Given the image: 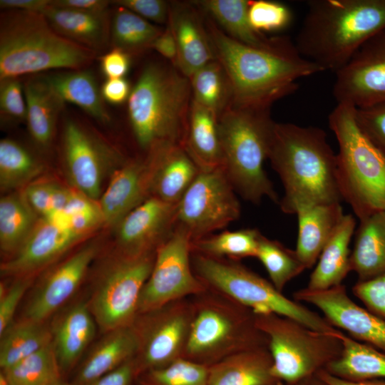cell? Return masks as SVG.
Masks as SVG:
<instances>
[{"mask_svg":"<svg viewBox=\"0 0 385 385\" xmlns=\"http://www.w3.org/2000/svg\"><path fill=\"white\" fill-rule=\"evenodd\" d=\"M262 233L256 228L224 231L192 241V252L205 256L240 261L256 257Z\"/></svg>","mask_w":385,"mask_h":385,"instance_id":"38","label":"cell"},{"mask_svg":"<svg viewBox=\"0 0 385 385\" xmlns=\"http://www.w3.org/2000/svg\"><path fill=\"white\" fill-rule=\"evenodd\" d=\"M62 151L67 173L76 190L98 201L105 168L111 159L118 158V155L71 118L63 123Z\"/></svg>","mask_w":385,"mask_h":385,"instance_id":"17","label":"cell"},{"mask_svg":"<svg viewBox=\"0 0 385 385\" xmlns=\"http://www.w3.org/2000/svg\"><path fill=\"white\" fill-rule=\"evenodd\" d=\"M39 219L23 193H11L0 200V247L16 252L29 237Z\"/></svg>","mask_w":385,"mask_h":385,"instance_id":"37","label":"cell"},{"mask_svg":"<svg viewBox=\"0 0 385 385\" xmlns=\"http://www.w3.org/2000/svg\"><path fill=\"white\" fill-rule=\"evenodd\" d=\"M95 322L89 307L81 302L62 318L55 331L53 344L61 370L71 369L93 339Z\"/></svg>","mask_w":385,"mask_h":385,"instance_id":"34","label":"cell"},{"mask_svg":"<svg viewBox=\"0 0 385 385\" xmlns=\"http://www.w3.org/2000/svg\"><path fill=\"white\" fill-rule=\"evenodd\" d=\"M356 220L344 215L339 225L322 250L312 272L309 289L322 290L342 284L351 271L349 244L356 230Z\"/></svg>","mask_w":385,"mask_h":385,"instance_id":"28","label":"cell"},{"mask_svg":"<svg viewBox=\"0 0 385 385\" xmlns=\"http://www.w3.org/2000/svg\"><path fill=\"white\" fill-rule=\"evenodd\" d=\"M0 385H11L4 371L0 374Z\"/></svg>","mask_w":385,"mask_h":385,"instance_id":"60","label":"cell"},{"mask_svg":"<svg viewBox=\"0 0 385 385\" xmlns=\"http://www.w3.org/2000/svg\"><path fill=\"white\" fill-rule=\"evenodd\" d=\"M203 14L215 59L229 79L232 104L271 107L294 93L299 79L323 71L302 56L295 46L279 51L247 46L228 36Z\"/></svg>","mask_w":385,"mask_h":385,"instance_id":"1","label":"cell"},{"mask_svg":"<svg viewBox=\"0 0 385 385\" xmlns=\"http://www.w3.org/2000/svg\"><path fill=\"white\" fill-rule=\"evenodd\" d=\"M42 163L24 145L10 139L0 141V187L11 190L32 183L42 171Z\"/></svg>","mask_w":385,"mask_h":385,"instance_id":"39","label":"cell"},{"mask_svg":"<svg viewBox=\"0 0 385 385\" xmlns=\"http://www.w3.org/2000/svg\"><path fill=\"white\" fill-rule=\"evenodd\" d=\"M317 374L329 385H385V379L349 381L336 377L324 370Z\"/></svg>","mask_w":385,"mask_h":385,"instance_id":"58","label":"cell"},{"mask_svg":"<svg viewBox=\"0 0 385 385\" xmlns=\"http://www.w3.org/2000/svg\"><path fill=\"white\" fill-rule=\"evenodd\" d=\"M155 255V253L138 257L121 255L106 272L90 308L95 320L103 329L111 332L133 324Z\"/></svg>","mask_w":385,"mask_h":385,"instance_id":"14","label":"cell"},{"mask_svg":"<svg viewBox=\"0 0 385 385\" xmlns=\"http://www.w3.org/2000/svg\"><path fill=\"white\" fill-rule=\"evenodd\" d=\"M152 163L148 156L123 163L112 173L98 206L108 225L116 227L135 207L150 196Z\"/></svg>","mask_w":385,"mask_h":385,"instance_id":"21","label":"cell"},{"mask_svg":"<svg viewBox=\"0 0 385 385\" xmlns=\"http://www.w3.org/2000/svg\"><path fill=\"white\" fill-rule=\"evenodd\" d=\"M42 14L58 34L97 53L110 43L108 13L96 14L66 9L52 5L51 1Z\"/></svg>","mask_w":385,"mask_h":385,"instance_id":"29","label":"cell"},{"mask_svg":"<svg viewBox=\"0 0 385 385\" xmlns=\"http://www.w3.org/2000/svg\"><path fill=\"white\" fill-rule=\"evenodd\" d=\"M28 130L36 145L48 150L53 142L56 124L65 102L44 75L29 78L24 83Z\"/></svg>","mask_w":385,"mask_h":385,"instance_id":"25","label":"cell"},{"mask_svg":"<svg viewBox=\"0 0 385 385\" xmlns=\"http://www.w3.org/2000/svg\"><path fill=\"white\" fill-rule=\"evenodd\" d=\"M247 17L251 26L263 33L287 28L292 22V14L288 6L280 2L250 0Z\"/></svg>","mask_w":385,"mask_h":385,"instance_id":"46","label":"cell"},{"mask_svg":"<svg viewBox=\"0 0 385 385\" xmlns=\"http://www.w3.org/2000/svg\"><path fill=\"white\" fill-rule=\"evenodd\" d=\"M184 148L200 170L223 168L217 117L192 101Z\"/></svg>","mask_w":385,"mask_h":385,"instance_id":"31","label":"cell"},{"mask_svg":"<svg viewBox=\"0 0 385 385\" xmlns=\"http://www.w3.org/2000/svg\"><path fill=\"white\" fill-rule=\"evenodd\" d=\"M361 130L385 154V101L355 108Z\"/></svg>","mask_w":385,"mask_h":385,"instance_id":"48","label":"cell"},{"mask_svg":"<svg viewBox=\"0 0 385 385\" xmlns=\"http://www.w3.org/2000/svg\"><path fill=\"white\" fill-rule=\"evenodd\" d=\"M355 108L337 103L328 121L339 145L337 178L342 200L360 220L385 209V154L358 126Z\"/></svg>","mask_w":385,"mask_h":385,"instance_id":"7","label":"cell"},{"mask_svg":"<svg viewBox=\"0 0 385 385\" xmlns=\"http://www.w3.org/2000/svg\"><path fill=\"white\" fill-rule=\"evenodd\" d=\"M51 0H1L4 10H22L42 14L50 5Z\"/></svg>","mask_w":385,"mask_h":385,"instance_id":"57","label":"cell"},{"mask_svg":"<svg viewBox=\"0 0 385 385\" xmlns=\"http://www.w3.org/2000/svg\"><path fill=\"white\" fill-rule=\"evenodd\" d=\"M273 385H284V384L283 383L279 381V382H277V383H276V384H274Z\"/></svg>","mask_w":385,"mask_h":385,"instance_id":"62","label":"cell"},{"mask_svg":"<svg viewBox=\"0 0 385 385\" xmlns=\"http://www.w3.org/2000/svg\"><path fill=\"white\" fill-rule=\"evenodd\" d=\"M138 376L140 385H207V366L181 358Z\"/></svg>","mask_w":385,"mask_h":385,"instance_id":"44","label":"cell"},{"mask_svg":"<svg viewBox=\"0 0 385 385\" xmlns=\"http://www.w3.org/2000/svg\"><path fill=\"white\" fill-rule=\"evenodd\" d=\"M268 160L284 188L279 201L284 213L292 215L307 206L341 202L337 154L322 128L274 122Z\"/></svg>","mask_w":385,"mask_h":385,"instance_id":"2","label":"cell"},{"mask_svg":"<svg viewBox=\"0 0 385 385\" xmlns=\"http://www.w3.org/2000/svg\"><path fill=\"white\" fill-rule=\"evenodd\" d=\"M1 338L0 366L3 370L51 343L50 333L42 323L29 319L10 327Z\"/></svg>","mask_w":385,"mask_h":385,"instance_id":"40","label":"cell"},{"mask_svg":"<svg viewBox=\"0 0 385 385\" xmlns=\"http://www.w3.org/2000/svg\"><path fill=\"white\" fill-rule=\"evenodd\" d=\"M97 251L96 244L86 245L56 267L31 300L27 319L42 323L63 304L79 287Z\"/></svg>","mask_w":385,"mask_h":385,"instance_id":"22","label":"cell"},{"mask_svg":"<svg viewBox=\"0 0 385 385\" xmlns=\"http://www.w3.org/2000/svg\"><path fill=\"white\" fill-rule=\"evenodd\" d=\"M255 320L268 339L272 375L284 385L325 370L342 353L337 329L331 333L317 331L274 313L255 314Z\"/></svg>","mask_w":385,"mask_h":385,"instance_id":"10","label":"cell"},{"mask_svg":"<svg viewBox=\"0 0 385 385\" xmlns=\"http://www.w3.org/2000/svg\"><path fill=\"white\" fill-rule=\"evenodd\" d=\"M0 114L1 123H19L26 121V103L24 84L20 78L0 81Z\"/></svg>","mask_w":385,"mask_h":385,"instance_id":"47","label":"cell"},{"mask_svg":"<svg viewBox=\"0 0 385 385\" xmlns=\"http://www.w3.org/2000/svg\"><path fill=\"white\" fill-rule=\"evenodd\" d=\"M146 155L152 163L150 196L178 204L200 169L182 145L159 148Z\"/></svg>","mask_w":385,"mask_h":385,"instance_id":"23","label":"cell"},{"mask_svg":"<svg viewBox=\"0 0 385 385\" xmlns=\"http://www.w3.org/2000/svg\"><path fill=\"white\" fill-rule=\"evenodd\" d=\"M83 237L54 218L41 217L15 255L1 265V272L28 275L58 258Z\"/></svg>","mask_w":385,"mask_h":385,"instance_id":"19","label":"cell"},{"mask_svg":"<svg viewBox=\"0 0 385 385\" xmlns=\"http://www.w3.org/2000/svg\"><path fill=\"white\" fill-rule=\"evenodd\" d=\"M115 6L124 7L143 19L158 24L168 22L170 2L163 0H115Z\"/></svg>","mask_w":385,"mask_h":385,"instance_id":"51","label":"cell"},{"mask_svg":"<svg viewBox=\"0 0 385 385\" xmlns=\"http://www.w3.org/2000/svg\"><path fill=\"white\" fill-rule=\"evenodd\" d=\"M293 295L317 307L336 329L385 352V319L354 302L343 284L322 290L305 287Z\"/></svg>","mask_w":385,"mask_h":385,"instance_id":"16","label":"cell"},{"mask_svg":"<svg viewBox=\"0 0 385 385\" xmlns=\"http://www.w3.org/2000/svg\"><path fill=\"white\" fill-rule=\"evenodd\" d=\"M350 256L351 271L358 280L385 272V209L360 220Z\"/></svg>","mask_w":385,"mask_h":385,"instance_id":"30","label":"cell"},{"mask_svg":"<svg viewBox=\"0 0 385 385\" xmlns=\"http://www.w3.org/2000/svg\"><path fill=\"white\" fill-rule=\"evenodd\" d=\"M192 101L218 116L232 103L227 76L215 59L197 71L190 78Z\"/></svg>","mask_w":385,"mask_h":385,"instance_id":"41","label":"cell"},{"mask_svg":"<svg viewBox=\"0 0 385 385\" xmlns=\"http://www.w3.org/2000/svg\"><path fill=\"white\" fill-rule=\"evenodd\" d=\"M111 1L105 0H52L51 4L66 9L90 14L108 13Z\"/></svg>","mask_w":385,"mask_h":385,"instance_id":"55","label":"cell"},{"mask_svg":"<svg viewBox=\"0 0 385 385\" xmlns=\"http://www.w3.org/2000/svg\"><path fill=\"white\" fill-rule=\"evenodd\" d=\"M192 320L190 298L138 314L131 327L138 341L137 376L183 358Z\"/></svg>","mask_w":385,"mask_h":385,"instance_id":"11","label":"cell"},{"mask_svg":"<svg viewBox=\"0 0 385 385\" xmlns=\"http://www.w3.org/2000/svg\"><path fill=\"white\" fill-rule=\"evenodd\" d=\"M138 349V338L131 326L111 331L83 364L77 376V385H88L115 369L133 359Z\"/></svg>","mask_w":385,"mask_h":385,"instance_id":"33","label":"cell"},{"mask_svg":"<svg viewBox=\"0 0 385 385\" xmlns=\"http://www.w3.org/2000/svg\"><path fill=\"white\" fill-rule=\"evenodd\" d=\"M268 347L242 351L209 366L207 385H273Z\"/></svg>","mask_w":385,"mask_h":385,"instance_id":"27","label":"cell"},{"mask_svg":"<svg viewBox=\"0 0 385 385\" xmlns=\"http://www.w3.org/2000/svg\"><path fill=\"white\" fill-rule=\"evenodd\" d=\"M48 385H66V384H65L61 382L60 380H59V381H58L53 382V383L50 384H48Z\"/></svg>","mask_w":385,"mask_h":385,"instance_id":"61","label":"cell"},{"mask_svg":"<svg viewBox=\"0 0 385 385\" xmlns=\"http://www.w3.org/2000/svg\"><path fill=\"white\" fill-rule=\"evenodd\" d=\"M335 77L337 103L363 108L384 102L385 29L366 41Z\"/></svg>","mask_w":385,"mask_h":385,"instance_id":"15","label":"cell"},{"mask_svg":"<svg viewBox=\"0 0 385 385\" xmlns=\"http://www.w3.org/2000/svg\"><path fill=\"white\" fill-rule=\"evenodd\" d=\"M223 168L200 170L176 209V226L192 241L211 235L237 220L240 205Z\"/></svg>","mask_w":385,"mask_h":385,"instance_id":"12","label":"cell"},{"mask_svg":"<svg viewBox=\"0 0 385 385\" xmlns=\"http://www.w3.org/2000/svg\"><path fill=\"white\" fill-rule=\"evenodd\" d=\"M44 76L65 103L78 106L100 122L106 123L111 120L101 89L90 71L84 69L69 70Z\"/></svg>","mask_w":385,"mask_h":385,"instance_id":"35","label":"cell"},{"mask_svg":"<svg viewBox=\"0 0 385 385\" xmlns=\"http://www.w3.org/2000/svg\"><path fill=\"white\" fill-rule=\"evenodd\" d=\"M137 377L133 358L88 385H132Z\"/></svg>","mask_w":385,"mask_h":385,"instance_id":"53","label":"cell"},{"mask_svg":"<svg viewBox=\"0 0 385 385\" xmlns=\"http://www.w3.org/2000/svg\"><path fill=\"white\" fill-rule=\"evenodd\" d=\"M163 30L129 9L116 6L111 19L110 43L113 48L137 55L151 48Z\"/></svg>","mask_w":385,"mask_h":385,"instance_id":"36","label":"cell"},{"mask_svg":"<svg viewBox=\"0 0 385 385\" xmlns=\"http://www.w3.org/2000/svg\"><path fill=\"white\" fill-rule=\"evenodd\" d=\"M151 48L155 50L176 68L178 61L177 45L172 31L168 25L154 41Z\"/></svg>","mask_w":385,"mask_h":385,"instance_id":"56","label":"cell"},{"mask_svg":"<svg viewBox=\"0 0 385 385\" xmlns=\"http://www.w3.org/2000/svg\"><path fill=\"white\" fill-rule=\"evenodd\" d=\"M190 302L192 320L183 358L208 367L234 354L268 347L252 309L207 288L190 297Z\"/></svg>","mask_w":385,"mask_h":385,"instance_id":"8","label":"cell"},{"mask_svg":"<svg viewBox=\"0 0 385 385\" xmlns=\"http://www.w3.org/2000/svg\"><path fill=\"white\" fill-rule=\"evenodd\" d=\"M197 277L211 290L252 309L255 314L274 313L297 320L317 331L337 330L324 317L292 300L268 281L239 261L192 252Z\"/></svg>","mask_w":385,"mask_h":385,"instance_id":"9","label":"cell"},{"mask_svg":"<svg viewBox=\"0 0 385 385\" xmlns=\"http://www.w3.org/2000/svg\"><path fill=\"white\" fill-rule=\"evenodd\" d=\"M249 1L200 0L192 2L228 36L244 44L272 51L284 50L295 46L289 37H269L255 30L247 17Z\"/></svg>","mask_w":385,"mask_h":385,"instance_id":"24","label":"cell"},{"mask_svg":"<svg viewBox=\"0 0 385 385\" xmlns=\"http://www.w3.org/2000/svg\"><path fill=\"white\" fill-rule=\"evenodd\" d=\"M256 257L265 267L272 284L281 292L289 282L306 270L295 250L287 248L262 234Z\"/></svg>","mask_w":385,"mask_h":385,"instance_id":"42","label":"cell"},{"mask_svg":"<svg viewBox=\"0 0 385 385\" xmlns=\"http://www.w3.org/2000/svg\"><path fill=\"white\" fill-rule=\"evenodd\" d=\"M270 108L231 103L217 118L223 169L236 192L254 204L279 201L264 169L274 124Z\"/></svg>","mask_w":385,"mask_h":385,"instance_id":"6","label":"cell"},{"mask_svg":"<svg viewBox=\"0 0 385 385\" xmlns=\"http://www.w3.org/2000/svg\"><path fill=\"white\" fill-rule=\"evenodd\" d=\"M167 25L177 45L176 68L189 79L200 68L215 60L204 14L192 1L170 3Z\"/></svg>","mask_w":385,"mask_h":385,"instance_id":"20","label":"cell"},{"mask_svg":"<svg viewBox=\"0 0 385 385\" xmlns=\"http://www.w3.org/2000/svg\"><path fill=\"white\" fill-rule=\"evenodd\" d=\"M336 334L342 344V353L324 371L349 381L385 379V352L341 330Z\"/></svg>","mask_w":385,"mask_h":385,"instance_id":"32","label":"cell"},{"mask_svg":"<svg viewBox=\"0 0 385 385\" xmlns=\"http://www.w3.org/2000/svg\"><path fill=\"white\" fill-rule=\"evenodd\" d=\"M191 244L190 235L175 225L170 237L157 248L152 271L141 292L138 314L207 289L193 272Z\"/></svg>","mask_w":385,"mask_h":385,"instance_id":"13","label":"cell"},{"mask_svg":"<svg viewBox=\"0 0 385 385\" xmlns=\"http://www.w3.org/2000/svg\"><path fill=\"white\" fill-rule=\"evenodd\" d=\"M96 54L58 34L41 13L1 14L0 81L53 69H83Z\"/></svg>","mask_w":385,"mask_h":385,"instance_id":"5","label":"cell"},{"mask_svg":"<svg viewBox=\"0 0 385 385\" xmlns=\"http://www.w3.org/2000/svg\"><path fill=\"white\" fill-rule=\"evenodd\" d=\"M3 371L11 385H48L60 380V368L51 343Z\"/></svg>","mask_w":385,"mask_h":385,"instance_id":"43","label":"cell"},{"mask_svg":"<svg viewBox=\"0 0 385 385\" xmlns=\"http://www.w3.org/2000/svg\"><path fill=\"white\" fill-rule=\"evenodd\" d=\"M72 190L53 182H33L22 192L26 200L41 217L59 214L66 206Z\"/></svg>","mask_w":385,"mask_h":385,"instance_id":"45","label":"cell"},{"mask_svg":"<svg viewBox=\"0 0 385 385\" xmlns=\"http://www.w3.org/2000/svg\"><path fill=\"white\" fill-rule=\"evenodd\" d=\"M192 101L190 79L172 64L151 62L143 68L128 99V116L146 155L184 147Z\"/></svg>","mask_w":385,"mask_h":385,"instance_id":"4","label":"cell"},{"mask_svg":"<svg viewBox=\"0 0 385 385\" xmlns=\"http://www.w3.org/2000/svg\"><path fill=\"white\" fill-rule=\"evenodd\" d=\"M31 277L21 276L11 287L5 291L1 287L0 335L10 327L18 304L31 283Z\"/></svg>","mask_w":385,"mask_h":385,"instance_id":"50","label":"cell"},{"mask_svg":"<svg viewBox=\"0 0 385 385\" xmlns=\"http://www.w3.org/2000/svg\"><path fill=\"white\" fill-rule=\"evenodd\" d=\"M130 56L125 51L113 48L101 58V68L103 75L109 78H120L128 71Z\"/></svg>","mask_w":385,"mask_h":385,"instance_id":"52","label":"cell"},{"mask_svg":"<svg viewBox=\"0 0 385 385\" xmlns=\"http://www.w3.org/2000/svg\"><path fill=\"white\" fill-rule=\"evenodd\" d=\"M131 88L124 78H109L101 86V93L104 101L113 105H120L128 101Z\"/></svg>","mask_w":385,"mask_h":385,"instance_id":"54","label":"cell"},{"mask_svg":"<svg viewBox=\"0 0 385 385\" xmlns=\"http://www.w3.org/2000/svg\"><path fill=\"white\" fill-rule=\"evenodd\" d=\"M294 42L299 54L334 73L385 29V0H311Z\"/></svg>","mask_w":385,"mask_h":385,"instance_id":"3","label":"cell"},{"mask_svg":"<svg viewBox=\"0 0 385 385\" xmlns=\"http://www.w3.org/2000/svg\"><path fill=\"white\" fill-rule=\"evenodd\" d=\"M352 293L366 309L385 319V272L366 280H358Z\"/></svg>","mask_w":385,"mask_h":385,"instance_id":"49","label":"cell"},{"mask_svg":"<svg viewBox=\"0 0 385 385\" xmlns=\"http://www.w3.org/2000/svg\"><path fill=\"white\" fill-rule=\"evenodd\" d=\"M292 385H329L318 374L299 381Z\"/></svg>","mask_w":385,"mask_h":385,"instance_id":"59","label":"cell"},{"mask_svg":"<svg viewBox=\"0 0 385 385\" xmlns=\"http://www.w3.org/2000/svg\"><path fill=\"white\" fill-rule=\"evenodd\" d=\"M177 204L150 196L130 211L115 227L122 255L155 253L176 225Z\"/></svg>","mask_w":385,"mask_h":385,"instance_id":"18","label":"cell"},{"mask_svg":"<svg viewBox=\"0 0 385 385\" xmlns=\"http://www.w3.org/2000/svg\"><path fill=\"white\" fill-rule=\"evenodd\" d=\"M295 251L306 269L317 262L324 246L344 214L340 202L319 204L299 209Z\"/></svg>","mask_w":385,"mask_h":385,"instance_id":"26","label":"cell"}]
</instances>
